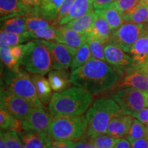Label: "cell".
<instances>
[{
	"mask_svg": "<svg viewBox=\"0 0 148 148\" xmlns=\"http://www.w3.org/2000/svg\"><path fill=\"white\" fill-rule=\"evenodd\" d=\"M118 71L106 61L92 58L84 65L73 70L70 80L74 86L83 88L92 95L110 89L119 80Z\"/></svg>",
	"mask_w": 148,
	"mask_h": 148,
	"instance_id": "6da1fadb",
	"label": "cell"
},
{
	"mask_svg": "<svg viewBox=\"0 0 148 148\" xmlns=\"http://www.w3.org/2000/svg\"><path fill=\"white\" fill-rule=\"evenodd\" d=\"M93 95L84 88L74 86L60 92H55L48 103L51 114L82 115L91 106Z\"/></svg>",
	"mask_w": 148,
	"mask_h": 148,
	"instance_id": "7a4b0ae2",
	"label": "cell"
},
{
	"mask_svg": "<svg viewBox=\"0 0 148 148\" xmlns=\"http://www.w3.org/2000/svg\"><path fill=\"white\" fill-rule=\"evenodd\" d=\"M122 114H125L113 99L101 97L97 99L86 111L87 137L106 134L111 120Z\"/></svg>",
	"mask_w": 148,
	"mask_h": 148,
	"instance_id": "3957f363",
	"label": "cell"
},
{
	"mask_svg": "<svg viewBox=\"0 0 148 148\" xmlns=\"http://www.w3.org/2000/svg\"><path fill=\"white\" fill-rule=\"evenodd\" d=\"M87 120L84 115L54 116L47 130L53 140H77L86 134Z\"/></svg>",
	"mask_w": 148,
	"mask_h": 148,
	"instance_id": "277c9868",
	"label": "cell"
},
{
	"mask_svg": "<svg viewBox=\"0 0 148 148\" xmlns=\"http://www.w3.org/2000/svg\"><path fill=\"white\" fill-rule=\"evenodd\" d=\"M27 72L45 75L53 69L50 52L42 40L34 39L26 43V49L20 61Z\"/></svg>",
	"mask_w": 148,
	"mask_h": 148,
	"instance_id": "5b68a950",
	"label": "cell"
},
{
	"mask_svg": "<svg viewBox=\"0 0 148 148\" xmlns=\"http://www.w3.org/2000/svg\"><path fill=\"white\" fill-rule=\"evenodd\" d=\"M3 80L7 89L28 101L32 107L43 106L38 99L32 77L23 70L5 72Z\"/></svg>",
	"mask_w": 148,
	"mask_h": 148,
	"instance_id": "8992f818",
	"label": "cell"
},
{
	"mask_svg": "<svg viewBox=\"0 0 148 148\" xmlns=\"http://www.w3.org/2000/svg\"><path fill=\"white\" fill-rule=\"evenodd\" d=\"M123 114L132 116L148 106L147 92L132 87H123L112 95Z\"/></svg>",
	"mask_w": 148,
	"mask_h": 148,
	"instance_id": "52a82bcc",
	"label": "cell"
},
{
	"mask_svg": "<svg viewBox=\"0 0 148 148\" xmlns=\"http://www.w3.org/2000/svg\"><path fill=\"white\" fill-rule=\"evenodd\" d=\"M148 32V23L136 24L125 22L121 27L112 32L110 42L129 52L131 47L140 36Z\"/></svg>",
	"mask_w": 148,
	"mask_h": 148,
	"instance_id": "ba28073f",
	"label": "cell"
},
{
	"mask_svg": "<svg viewBox=\"0 0 148 148\" xmlns=\"http://www.w3.org/2000/svg\"><path fill=\"white\" fill-rule=\"evenodd\" d=\"M50 52L53 69H68L71 67L77 49L56 40H44Z\"/></svg>",
	"mask_w": 148,
	"mask_h": 148,
	"instance_id": "9c48e42d",
	"label": "cell"
},
{
	"mask_svg": "<svg viewBox=\"0 0 148 148\" xmlns=\"http://www.w3.org/2000/svg\"><path fill=\"white\" fill-rule=\"evenodd\" d=\"M0 99L1 107L21 121L27 117L32 108L28 101L9 89L1 90Z\"/></svg>",
	"mask_w": 148,
	"mask_h": 148,
	"instance_id": "30bf717a",
	"label": "cell"
},
{
	"mask_svg": "<svg viewBox=\"0 0 148 148\" xmlns=\"http://www.w3.org/2000/svg\"><path fill=\"white\" fill-rule=\"evenodd\" d=\"M53 117L51 112L46 110L44 106L32 107L27 117L22 121L23 130L47 132Z\"/></svg>",
	"mask_w": 148,
	"mask_h": 148,
	"instance_id": "8fae6325",
	"label": "cell"
},
{
	"mask_svg": "<svg viewBox=\"0 0 148 148\" xmlns=\"http://www.w3.org/2000/svg\"><path fill=\"white\" fill-rule=\"evenodd\" d=\"M119 87H132L147 92L148 64L134 65L125 70Z\"/></svg>",
	"mask_w": 148,
	"mask_h": 148,
	"instance_id": "7c38bea8",
	"label": "cell"
},
{
	"mask_svg": "<svg viewBox=\"0 0 148 148\" xmlns=\"http://www.w3.org/2000/svg\"><path fill=\"white\" fill-rule=\"evenodd\" d=\"M104 54L106 62L119 71H125L134 66L132 57L112 42L105 44Z\"/></svg>",
	"mask_w": 148,
	"mask_h": 148,
	"instance_id": "4fadbf2b",
	"label": "cell"
},
{
	"mask_svg": "<svg viewBox=\"0 0 148 148\" xmlns=\"http://www.w3.org/2000/svg\"><path fill=\"white\" fill-rule=\"evenodd\" d=\"M57 40L61 43L77 49L87 42V35L81 34L65 25H58L56 28Z\"/></svg>",
	"mask_w": 148,
	"mask_h": 148,
	"instance_id": "5bb4252c",
	"label": "cell"
},
{
	"mask_svg": "<svg viewBox=\"0 0 148 148\" xmlns=\"http://www.w3.org/2000/svg\"><path fill=\"white\" fill-rule=\"evenodd\" d=\"M133 120L134 117L130 114H122L115 116L109 123L106 134L116 138L126 136Z\"/></svg>",
	"mask_w": 148,
	"mask_h": 148,
	"instance_id": "9a60e30c",
	"label": "cell"
},
{
	"mask_svg": "<svg viewBox=\"0 0 148 148\" xmlns=\"http://www.w3.org/2000/svg\"><path fill=\"white\" fill-rule=\"evenodd\" d=\"M18 134L24 148H48L52 140L47 132L23 130Z\"/></svg>",
	"mask_w": 148,
	"mask_h": 148,
	"instance_id": "2e32d148",
	"label": "cell"
},
{
	"mask_svg": "<svg viewBox=\"0 0 148 148\" xmlns=\"http://www.w3.org/2000/svg\"><path fill=\"white\" fill-rule=\"evenodd\" d=\"M92 10H94L92 0H74L71 8L61 19L58 25H65L72 20L80 17Z\"/></svg>",
	"mask_w": 148,
	"mask_h": 148,
	"instance_id": "e0dca14e",
	"label": "cell"
},
{
	"mask_svg": "<svg viewBox=\"0 0 148 148\" xmlns=\"http://www.w3.org/2000/svg\"><path fill=\"white\" fill-rule=\"evenodd\" d=\"M96 17L91 27L86 34H90L102 40L105 43L110 41L112 31L104 16L99 11H96Z\"/></svg>",
	"mask_w": 148,
	"mask_h": 148,
	"instance_id": "ac0fdd59",
	"label": "cell"
},
{
	"mask_svg": "<svg viewBox=\"0 0 148 148\" xmlns=\"http://www.w3.org/2000/svg\"><path fill=\"white\" fill-rule=\"evenodd\" d=\"M128 53L134 61V65L148 64V32L136 40Z\"/></svg>",
	"mask_w": 148,
	"mask_h": 148,
	"instance_id": "d6986e66",
	"label": "cell"
},
{
	"mask_svg": "<svg viewBox=\"0 0 148 148\" xmlns=\"http://www.w3.org/2000/svg\"><path fill=\"white\" fill-rule=\"evenodd\" d=\"M48 81L54 92H60L68 88L71 84L67 69H54L48 73Z\"/></svg>",
	"mask_w": 148,
	"mask_h": 148,
	"instance_id": "ffe728a7",
	"label": "cell"
},
{
	"mask_svg": "<svg viewBox=\"0 0 148 148\" xmlns=\"http://www.w3.org/2000/svg\"><path fill=\"white\" fill-rule=\"evenodd\" d=\"M31 77L36 88L38 99L43 106L47 105L49 103L53 95L49 81L40 74H33Z\"/></svg>",
	"mask_w": 148,
	"mask_h": 148,
	"instance_id": "44dd1931",
	"label": "cell"
},
{
	"mask_svg": "<svg viewBox=\"0 0 148 148\" xmlns=\"http://www.w3.org/2000/svg\"><path fill=\"white\" fill-rule=\"evenodd\" d=\"M96 11H99L102 14L108 23L112 32L117 29L125 23L123 14L119 10L116 2L108 5L102 10Z\"/></svg>",
	"mask_w": 148,
	"mask_h": 148,
	"instance_id": "7402d4cb",
	"label": "cell"
},
{
	"mask_svg": "<svg viewBox=\"0 0 148 148\" xmlns=\"http://www.w3.org/2000/svg\"><path fill=\"white\" fill-rule=\"evenodd\" d=\"M17 16H23V10L20 0H0L1 21Z\"/></svg>",
	"mask_w": 148,
	"mask_h": 148,
	"instance_id": "603a6c76",
	"label": "cell"
},
{
	"mask_svg": "<svg viewBox=\"0 0 148 148\" xmlns=\"http://www.w3.org/2000/svg\"><path fill=\"white\" fill-rule=\"evenodd\" d=\"M96 14L94 10L80 17L72 20L64 25L81 34H86L95 21Z\"/></svg>",
	"mask_w": 148,
	"mask_h": 148,
	"instance_id": "cb8c5ba5",
	"label": "cell"
},
{
	"mask_svg": "<svg viewBox=\"0 0 148 148\" xmlns=\"http://www.w3.org/2000/svg\"><path fill=\"white\" fill-rule=\"evenodd\" d=\"M32 38L28 31L17 34L1 30L0 32V45L1 46L12 47V46L20 45L23 42L28 41Z\"/></svg>",
	"mask_w": 148,
	"mask_h": 148,
	"instance_id": "d4e9b609",
	"label": "cell"
},
{
	"mask_svg": "<svg viewBox=\"0 0 148 148\" xmlns=\"http://www.w3.org/2000/svg\"><path fill=\"white\" fill-rule=\"evenodd\" d=\"M64 0H40V16L53 21Z\"/></svg>",
	"mask_w": 148,
	"mask_h": 148,
	"instance_id": "484cf974",
	"label": "cell"
},
{
	"mask_svg": "<svg viewBox=\"0 0 148 148\" xmlns=\"http://www.w3.org/2000/svg\"><path fill=\"white\" fill-rule=\"evenodd\" d=\"M125 22L136 24L148 23V6L140 3L137 6L123 14Z\"/></svg>",
	"mask_w": 148,
	"mask_h": 148,
	"instance_id": "4316f807",
	"label": "cell"
},
{
	"mask_svg": "<svg viewBox=\"0 0 148 148\" xmlns=\"http://www.w3.org/2000/svg\"><path fill=\"white\" fill-rule=\"evenodd\" d=\"M0 127L3 130H14L18 132L23 130L22 121L14 117L2 107L0 108Z\"/></svg>",
	"mask_w": 148,
	"mask_h": 148,
	"instance_id": "83f0119b",
	"label": "cell"
},
{
	"mask_svg": "<svg viewBox=\"0 0 148 148\" xmlns=\"http://www.w3.org/2000/svg\"><path fill=\"white\" fill-rule=\"evenodd\" d=\"M1 30L17 34H22L27 32L25 18L24 16H17L1 21Z\"/></svg>",
	"mask_w": 148,
	"mask_h": 148,
	"instance_id": "f1b7e54d",
	"label": "cell"
},
{
	"mask_svg": "<svg viewBox=\"0 0 148 148\" xmlns=\"http://www.w3.org/2000/svg\"><path fill=\"white\" fill-rule=\"evenodd\" d=\"M92 58V53L90 51L89 45L88 42L84 44L82 46L77 49L75 55H74L73 61L71 65L72 71L77 69L79 66L84 65Z\"/></svg>",
	"mask_w": 148,
	"mask_h": 148,
	"instance_id": "f546056e",
	"label": "cell"
},
{
	"mask_svg": "<svg viewBox=\"0 0 148 148\" xmlns=\"http://www.w3.org/2000/svg\"><path fill=\"white\" fill-rule=\"evenodd\" d=\"M27 31L33 32L44 27L50 26H57L53 21L46 19L38 15H29L24 16Z\"/></svg>",
	"mask_w": 148,
	"mask_h": 148,
	"instance_id": "4dcf8cb0",
	"label": "cell"
},
{
	"mask_svg": "<svg viewBox=\"0 0 148 148\" xmlns=\"http://www.w3.org/2000/svg\"><path fill=\"white\" fill-rule=\"evenodd\" d=\"M86 34L87 35V42L89 45L92 58L106 61L104 54V47L106 43L99 38H96L93 35L90 34Z\"/></svg>",
	"mask_w": 148,
	"mask_h": 148,
	"instance_id": "1f68e13d",
	"label": "cell"
},
{
	"mask_svg": "<svg viewBox=\"0 0 148 148\" xmlns=\"http://www.w3.org/2000/svg\"><path fill=\"white\" fill-rule=\"evenodd\" d=\"M0 56H1V62L8 68V70L12 71H16L20 69L19 66L21 65L20 62L14 58L11 53L10 47L1 46Z\"/></svg>",
	"mask_w": 148,
	"mask_h": 148,
	"instance_id": "d6a6232c",
	"label": "cell"
},
{
	"mask_svg": "<svg viewBox=\"0 0 148 148\" xmlns=\"http://www.w3.org/2000/svg\"><path fill=\"white\" fill-rule=\"evenodd\" d=\"M146 136H147V126L138 119H134L126 136L127 140L131 143L135 140Z\"/></svg>",
	"mask_w": 148,
	"mask_h": 148,
	"instance_id": "836d02e7",
	"label": "cell"
},
{
	"mask_svg": "<svg viewBox=\"0 0 148 148\" xmlns=\"http://www.w3.org/2000/svg\"><path fill=\"white\" fill-rule=\"evenodd\" d=\"M87 139L97 148H112L119 138L112 137L107 134H103L87 137Z\"/></svg>",
	"mask_w": 148,
	"mask_h": 148,
	"instance_id": "e575fe53",
	"label": "cell"
},
{
	"mask_svg": "<svg viewBox=\"0 0 148 148\" xmlns=\"http://www.w3.org/2000/svg\"><path fill=\"white\" fill-rule=\"evenodd\" d=\"M56 28V26H50L33 31V32H29V31L28 32L32 38L44 40H56V41L57 34Z\"/></svg>",
	"mask_w": 148,
	"mask_h": 148,
	"instance_id": "d590c367",
	"label": "cell"
},
{
	"mask_svg": "<svg viewBox=\"0 0 148 148\" xmlns=\"http://www.w3.org/2000/svg\"><path fill=\"white\" fill-rule=\"evenodd\" d=\"M8 148H24L23 142L18 132L14 130L1 131Z\"/></svg>",
	"mask_w": 148,
	"mask_h": 148,
	"instance_id": "8d00e7d4",
	"label": "cell"
},
{
	"mask_svg": "<svg viewBox=\"0 0 148 148\" xmlns=\"http://www.w3.org/2000/svg\"><path fill=\"white\" fill-rule=\"evenodd\" d=\"M23 10V16H40V0H20Z\"/></svg>",
	"mask_w": 148,
	"mask_h": 148,
	"instance_id": "74e56055",
	"label": "cell"
},
{
	"mask_svg": "<svg viewBox=\"0 0 148 148\" xmlns=\"http://www.w3.org/2000/svg\"><path fill=\"white\" fill-rule=\"evenodd\" d=\"M140 3V0H117L116 2L119 10L123 14L132 10Z\"/></svg>",
	"mask_w": 148,
	"mask_h": 148,
	"instance_id": "f35d334b",
	"label": "cell"
},
{
	"mask_svg": "<svg viewBox=\"0 0 148 148\" xmlns=\"http://www.w3.org/2000/svg\"><path fill=\"white\" fill-rule=\"evenodd\" d=\"M73 1L74 0H64V2L62 3V5L60 6V9L58 10L56 17L54 21H53V23H54L56 25H58L61 19H62L68 12V11H69V8H71Z\"/></svg>",
	"mask_w": 148,
	"mask_h": 148,
	"instance_id": "ab89813d",
	"label": "cell"
},
{
	"mask_svg": "<svg viewBox=\"0 0 148 148\" xmlns=\"http://www.w3.org/2000/svg\"><path fill=\"white\" fill-rule=\"evenodd\" d=\"M25 49H26V44H20V45L10 47L11 53H12V56L16 60L19 61V62L23 58Z\"/></svg>",
	"mask_w": 148,
	"mask_h": 148,
	"instance_id": "60d3db41",
	"label": "cell"
},
{
	"mask_svg": "<svg viewBox=\"0 0 148 148\" xmlns=\"http://www.w3.org/2000/svg\"><path fill=\"white\" fill-rule=\"evenodd\" d=\"M74 143L72 140H51L48 148H74Z\"/></svg>",
	"mask_w": 148,
	"mask_h": 148,
	"instance_id": "b9f144b4",
	"label": "cell"
},
{
	"mask_svg": "<svg viewBox=\"0 0 148 148\" xmlns=\"http://www.w3.org/2000/svg\"><path fill=\"white\" fill-rule=\"evenodd\" d=\"M132 116L147 125L148 124V106L135 112Z\"/></svg>",
	"mask_w": 148,
	"mask_h": 148,
	"instance_id": "7bdbcfd3",
	"label": "cell"
},
{
	"mask_svg": "<svg viewBox=\"0 0 148 148\" xmlns=\"http://www.w3.org/2000/svg\"><path fill=\"white\" fill-rule=\"evenodd\" d=\"M117 0H92L95 10H101L112 3L116 2Z\"/></svg>",
	"mask_w": 148,
	"mask_h": 148,
	"instance_id": "ee69618b",
	"label": "cell"
},
{
	"mask_svg": "<svg viewBox=\"0 0 148 148\" xmlns=\"http://www.w3.org/2000/svg\"><path fill=\"white\" fill-rule=\"evenodd\" d=\"M74 148H97L87 138L77 140L74 143Z\"/></svg>",
	"mask_w": 148,
	"mask_h": 148,
	"instance_id": "f6af8a7d",
	"label": "cell"
},
{
	"mask_svg": "<svg viewBox=\"0 0 148 148\" xmlns=\"http://www.w3.org/2000/svg\"><path fill=\"white\" fill-rule=\"evenodd\" d=\"M130 143L132 148H148V139L147 137L135 140Z\"/></svg>",
	"mask_w": 148,
	"mask_h": 148,
	"instance_id": "bcb514c9",
	"label": "cell"
},
{
	"mask_svg": "<svg viewBox=\"0 0 148 148\" xmlns=\"http://www.w3.org/2000/svg\"><path fill=\"white\" fill-rule=\"evenodd\" d=\"M112 148H132L130 142L127 138H120Z\"/></svg>",
	"mask_w": 148,
	"mask_h": 148,
	"instance_id": "7dc6e473",
	"label": "cell"
},
{
	"mask_svg": "<svg viewBox=\"0 0 148 148\" xmlns=\"http://www.w3.org/2000/svg\"><path fill=\"white\" fill-rule=\"evenodd\" d=\"M0 148H8L2 134H0Z\"/></svg>",
	"mask_w": 148,
	"mask_h": 148,
	"instance_id": "c3c4849f",
	"label": "cell"
},
{
	"mask_svg": "<svg viewBox=\"0 0 148 148\" xmlns=\"http://www.w3.org/2000/svg\"><path fill=\"white\" fill-rule=\"evenodd\" d=\"M140 1L141 3L145 4L148 6V0H140Z\"/></svg>",
	"mask_w": 148,
	"mask_h": 148,
	"instance_id": "681fc988",
	"label": "cell"
},
{
	"mask_svg": "<svg viewBox=\"0 0 148 148\" xmlns=\"http://www.w3.org/2000/svg\"><path fill=\"white\" fill-rule=\"evenodd\" d=\"M146 126H147V136H146V137H147L148 139V124L146 125Z\"/></svg>",
	"mask_w": 148,
	"mask_h": 148,
	"instance_id": "f907efd6",
	"label": "cell"
},
{
	"mask_svg": "<svg viewBox=\"0 0 148 148\" xmlns=\"http://www.w3.org/2000/svg\"><path fill=\"white\" fill-rule=\"evenodd\" d=\"M147 101H148V92H147Z\"/></svg>",
	"mask_w": 148,
	"mask_h": 148,
	"instance_id": "816d5d0a",
	"label": "cell"
}]
</instances>
